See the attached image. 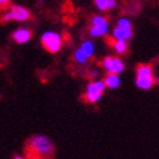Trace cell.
<instances>
[{
	"label": "cell",
	"instance_id": "d6986e66",
	"mask_svg": "<svg viewBox=\"0 0 159 159\" xmlns=\"http://www.w3.org/2000/svg\"><path fill=\"white\" fill-rule=\"evenodd\" d=\"M13 159H25V158H23V157H21V155H16Z\"/></svg>",
	"mask_w": 159,
	"mask_h": 159
},
{
	"label": "cell",
	"instance_id": "ffe728a7",
	"mask_svg": "<svg viewBox=\"0 0 159 159\" xmlns=\"http://www.w3.org/2000/svg\"><path fill=\"white\" fill-rule=\"evenodd\" d=\"M155 82H157V84H159V76H158V78H155Z\"/></svg>",
	"mask_w": 159,
	"mask_h": 159
},
{
	"label": "cell",
	"instance_id": "7c38bea8",
	"mask_svg": "<svg viewBox=\"0 0 159 159\" xmlns=\"http://www.w3.org/2000/svg\"><path fill=\"white\" fill-rule=\"evenodd\" d=\"M113 47L118 54H123L127 52V48H128V44H127V40H114Z\"/></svg>",
	"mask_w": 159,
	"mask_h": 159
},
{
	"label": "cell",
	"instance_id": "9c48e42d",
	"mask_svg": "<svg viewBox=\"0 0 159 159\" xmlns=\"http://www.w3.org/2000/svg\"><path fill=\"white\" fill-rule=\"evenodd\" d=\"M12 36L18 44H25V43L30 42V39L33 38V33L26 27H20L14 31Z\"/></svg>",
	"mask_w": 159,
	"mask_h": 159
},
{
	"label": "cell",
	"instance_id": "5bb4252c",
	"mask_svg": "<svg viewBox=\"0 0 159 159\" xmlns=\"http://www.w3.org/2000/svg\"><path fill=\"white\" fill-rule=\"evenodd\" d=\"M94 5H96L100 11H107L109 9V3L110 0H93Z\"/></svg>",
	"mask_w": 159,
	"mask_h": 159
},
{
	"label": "cell",
	"instance_id": "6da1fadb",
	"mask_svg": "<svg viewBox=\"0 0 159 159\" xmlns=\"http://www.w3.org/2000/svg\"><path fill=\"white\" fill-rule=\"evenodd\" d=\"M27 152L33 159H47L52 157L54 146L44 134H35L27 142Z\"/></svg>",
	"mask_w": 159,
	"mask_h": 159
},
{
	"label": "cell",
	"instance_id": "5b68a950",
	"mask_svg": "<svg viewBox=\"0 0 159 159\" xmlns=\"http://www.w3.org/2000/svg\"><path fill=\"white\" fill-rule=\"evenodd\" d=\"M105 88H106V84L104 80H97V79L92 80L85 89V101L89 102V104L97 102L102 97Z\"/></svg>",
	"mask_w": 159,
	"mask_h": 159
},
{
	"label": "cell",
	"instance_id": "2e32d148",
	"mask_svg": "<svg viewBox=\"0 0 159 159\" xmlns=\"http://www.w3.org/2000/svg\"><path fill=\"white\" fill-rule=\"evenodd\" d=\"M115 7H116V0H110V3H109V9H114Z\"/></svg>",
	"mask_w": 159,
	"mask_h": 159
},
{
	"label": "cell",
	"instance_id": "9a60e30c",
	"mask_svg": "<svg viewBox=\"0 0 159 159\" xmlns=\"http://www.w3.org/2000/svg\"><path fill=\"white\" fill-rule=\"evenodd\" d=\"M118 26H123V27H132V22L128 20V18H120L118 21V23H116Z\"/></svg>",
	"mask_w": 159,
	"mask_h": 159
},
{
	"label": "cell",
	"instance_id": "8992f818",
	"mask_svg": "<svg viewBox=\"0 0 159 159\" xmlns=\"http://www.w3.org/2000/svg\"><path fill=\"white\" fill-rule=\"evenodd\" d=\"M31 18V13L27 8L21 7V5H12L9 11H7L3 14V21L9 22V21H18V22H25Z\"/></svg>",
	"mask_w": 159,
	"mask_h": 159
},
{
	"label": "cell",
	"instance_id": "3957f363",
	"mask_svg": "<svg viewBox=\"0 0 159 159\" xmlns=\"http://www.w3.org/2000/svg\"><path fill=\"white\" fill-rule=\"evenodd\" d=\"M88 33L92 38H102V36L107 35V33H109L107 18L101 14L93 16L91 20V27H89Z\"/></svg>",
	"mask_w": 159,
	"mask_h": 159
},
{
	"label": "cell",
	"instance_id": "44dd1931",
	"mask_svg": "<svg viewBox=\"0 0 159 159\" xmlns=\"http://www.w3.org/2000/svg\"><path fill=\"white\" fill-rule=\"evenodd\" d=\"M39 2H40V3H44V2H45V0H39Z\"/></svg>",
	"mask_w": 159,
	"mask_h": 159
},
{
	"label": "cell",
	"instance_id": "4fadbf2b",
	"mask_svg": "<svg viewBox=\"0 0 159 159\" xmlns=\"http://www.w3.org/2000/svg\"><path fill=\"white\" fill-rule=\"evenodd\" d=\"M74 60L78 62V63H80V65H83V63H85L87 61H88V57L85 56V53L79 48L74 52Z\"/></svg>",
	"mask_w": 159,
	"mask_h": 159
},
{
	"label": "cell",
	"instance_id": "ac0fdd59",
	"mask_svg": "<svg viewBox=\"0 0 159 159\" xmlns=\"http://www.w3.org/2000/svg\"><path fill=\"white\" fill-rule=\"evenodd\" d=\"M91 76H92V78H97V76H98V71H92Z\"/></svg>",
	"mask_w": 159,
	"mask_h": 159
},
{
	"label": "cell",
	"instance_id": "277c9868",
	"mask_svg": "<svg viewBox=\"0 0 159 159\" xmlns=\"http://www.w3.org/2000/svg\"><path fill=\"white\" fill-rule=\"evenodd\" d=\"M40 42L49 53H57L62 47V36L56 31H45L42 35Z\"/></svg>",
	"mask_w": 159,
	"mask_h": 159
},
{
	"label": "cell",
	"instance_id": "ba28073f",
	"mask_svg": "<svg viewBox=\"0 0 159 159\" xmlns=\"http://www.w3.org/2000/svg\"><path fill=\"white\" fill-rule=\"evenodd\" d=\"M133 36L132 27H123V26H115L113 30V38L114 40H129Z\"/></svg>",
	"mask_w": 159,
	"mask_h": 159
},
{
	"label": "cell",
	"instance_id": "8fae6325",
	"mask_svg": "<svg viewBox=\"0 0 159 159\" xmlns=\"http://www.w3.org/2000/svg\"><path fill=\"white\" fill-rule=\"evenodd\" d=\"M80 49L85 53V56L88 58H91L92 56H93V53H94V45H93V43L92 42H89V40H85V42H83L82 43V45H80Z\"/></svg>",
	"mask_w": 159,
	"mask_h": 159
},
{
	"label": "cell",
	"instance_id": "e0dca14e",
	"mask_svg": "<svg viewBox=\"0 0 159 159\" xmlns=\"http://www.w3.org/2000/svg\"><path fill=\"white\" fill-rule=\"evenodd\" d=\"M8 3H9V0H0V5H2L3 8H5L8 5Z\"/></svg>",
	"mask_w": 159,
	"mask_h": 159
},
{
	"label": "cell",
	"instance_id": "7a4b0ae2",
	"mask_svg": "<svg viewBox=\"0 0 159 159\" xmlns=\"http://www.w3.org/2000/svg\"><path fill=\"white\" fill-rule=\"evenodd\" d=\"M154 84H157V82L153 74V67L150 65H146V63L139 65L136 70V85L140 89L148 91Z\"/></svg>",
	"mask_w": 159,
	"mask_h": 159
},
{
	"label": "cell",
	"instance_id": "30bf717a",
	"mask_svg": "<svg viewBox=\"0 0 159 159\" xmlns=\"http://www.w3.org/2000/svg\"><path fill=\"white\" fill-rule=\"evenodd\" d=\"M104 82L106 84L107 88L110 89H115L120 85V78H119L118 74H107L104 79Z\"/></svg>",
	"mask_w": 159,
	"mask_h": 159
},
{
	"label": "cell",
	"instance_id": "52a82bcc",
	"mask_svg": "<svg viewBox=\"0 0 159 159\" xmlns=\"http://www.w3.org/2000/svg\"><path fill=\"white\" fill-rule=\"evenodd\" d=\"M102 69L109 74H122L124 71V62L119 57H113V56H107L101 62Z\"/></svg>",
	"mask_w": 159,
	"mask_h": 159
}]
</instances>
